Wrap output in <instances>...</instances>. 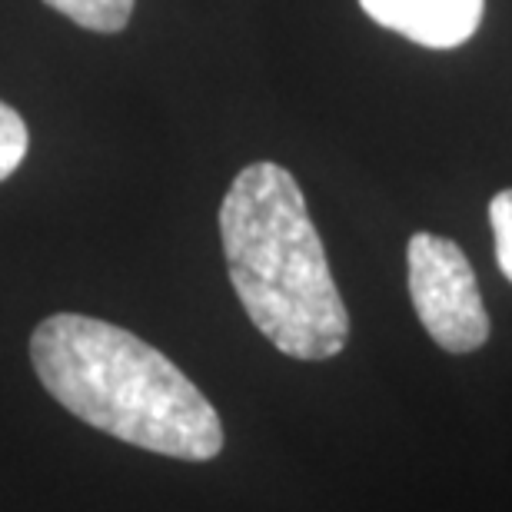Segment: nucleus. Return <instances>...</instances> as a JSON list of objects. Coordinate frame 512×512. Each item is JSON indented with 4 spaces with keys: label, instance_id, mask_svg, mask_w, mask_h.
I'll use <instances>...</instances> for the list:
<instances>
[{
    "label": "nucleus",
    "instance_id": "obj_7",
    "mask_svg": "<svg viewBox=\"0 0 512 512\" xmlns=\"http://www.w3.org/2000/svg\"><path fill=\"white\" fill-rule=\"evenodd\" d=\"M489 223L496 237V260L499 270L512 283V190H499L489 203Z\"/></svg>",
    "mask_w": 512,
    "mask_h": 512
},
{
    "label": "nucleus",
    "instance_id": "obj_4",
    "mask_svg": "<svg viewBox=\"0 0 512 512\" xmlns=\"http://www.w3.org/2000/svg\"><path fill=\"white\" fill-rule=\"evenodd\" d=\"M376 24L429 50L463 47L483 24L486 0H360Z\"/></svg>",
    "mask_w": 512,
    "mask_h": 512
},
{
    "label": "nucleus",
    "instance_id": "obj_5",
    "mask_svg": "<svg viewBox=\"0 0 512 512\" xmlns=\"http://www.w3.org/2000/svg\"><path fill=\"white\" fill-rule=\"evenodd\" d=\"M44 4L94 34H120L130 24L137 0H44Z\"/></svg>",
    "mask_w": 512,
    "mask_h": 512
},
{
    "label": "nucleus",
    "instance_id": "obj_3",
    "mask_svg": "<svg viewBox=\"0 0 512 512\" xmlns=\"http://www.w3.org/2000/svg\"><path fill=\"white\" fill-rule=\"evenodd\" d=\"M409 300L446 353H473L489 340V313L483 306L473 263L453 240L436 233H416L406 247Z\"/></svg>",
    "mask_w": 512,
    "mask_h": 512
},
{
    "label": "nucleus",
    "instance_id": "obj_2",
    "mask_svg": "<svg viewBox=\"0 0 512 512\" xmlns=\"http://www.w3.org/2000/svg\"><path fill=\"white\" fill-rule=\"evenodd\" d=\"M220 240L237 300L276 350L310 363L343 353L350 313L290 170L243 167L220 203Z\"/></svg>",
    "mask_w": 512,
    "mask_h": 512
},
{
    "label": "nucleus",
    "instance_id": "obj_1",
    "mask_svg": "<svg viewBox=\"0 0 512 512\" xmlns=\"http://www.w3.org/2000/svg\"><path fill=\"white\" fill-rule=\"evenodd\" d=\"M30 360L47 393L100 433L190 463L220 456L223 423L213 403L130 330L57 313L30 336Z\"/></svg>",
    "mask_w": 512,
    "mask_h": 512
},
{
    "label": "nucleus",
    "instance_id": "obj_6",
    "mask_svg": "<svg viewBox=\"0 0 512 512\" xmlns=\"http://www.w3.org/2000/svg\"><path fill=\"white\" fill-rule=\"evenodd\" d=\"M30 150V130L14 107L0 100V183L14 177Z\"/></svg>",
    "mask_w": 512,
    "mask_h": 512
}]
</instances>
